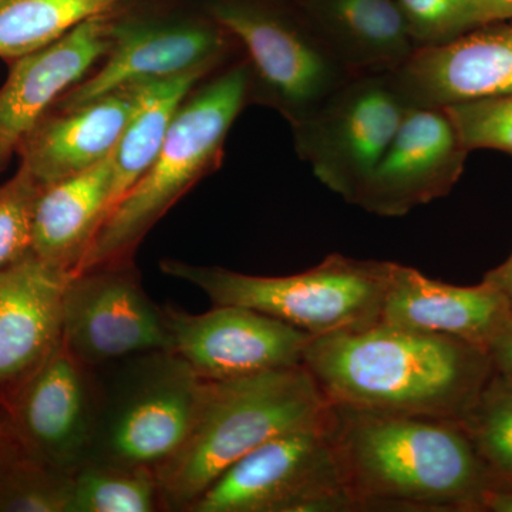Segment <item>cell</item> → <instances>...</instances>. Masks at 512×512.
<instances>
[{
    "instance_id": "cell-1",
    "label": "cell",
    "mask_w": 512,
    "mask_h": 512,
    "mask_svg": "<svg viewBox=\"0 0 512 512\" xmlns=\"http://www.w3.org/2000/svg\"><path fill=\"white\" fill-rule=\"evenodd\" d=\"M325 430L356 511L480 512L495 484L457 420L332 403Z\"/></svg>"
},
{
    "instance_id": "cell-2",
    "label": "cell",
    "mask_w": 512,
    "mask_h": 512,
    "mask_svg": "<svg viewBox=\"0 0 512 512\" xmlns=\"http://www.w3.org/2000/svg\"><path fill=\"white\" fill-rule=\"evenodd\" d=\"M303 366L330 403L457 421L493 375L477 346L382 320L313 338Z\"/></svg>"
},
{
    "instance_id": "cell-3",
    "label": "cell",
    "mask_w": 512,
    "mask_h": 512,
    "mask_svg": "<svg viewBox=\"0 0 512 512\" xmlns=\"http://www.w3.org/2000/svg\"><path fill=\"white\" fill-rule=\"evenodd\" d=\"M332 403L305 366L207 382L194 426L154 470L163 511L187 512L218 477L266 441L325 429Z\"/></svg>"
},
{
    "instance_id": "cell-4",
    "label": "cell",
    "mask_w": 512,
    "mask_h": 512,
    "mask_svg": "<svg viewBox=\"0 0 512 512\" xmlns=\"http://www.w3.org/2000/svg\"><path fill=\"white\" fill-rule=\"evenodd\" d=\"M248 101L245 62L188 96L156 160L110 212L76 272L131 262L138 244L175 202L217 170L229 130Z\"/></svg>"
},
{
    "instance_id": "cell-5",
    "label": "cell",
    "mask_w": 512,
    "mask_h": 512,
    "mask_svg": "<svg viewBox=\"0 0 512 512\" xmlns=\"http://www.w3.org/2000/svg\"><path fill=\"white\" fill-rule=\"evenodd\" d=\"M394 262L332 254L301 274L258 276L163 259L161 271L197 286L214 305H238L305 330L313 338L382 320Z\"/></svg>"
},
{
    "instance_id": "cell-6",
    "label": "cell",
    "mask_w": 512,
    "mask_h": 512,
    "mask_svg": "<svg viewBox=\"0 0 512 512\" xmlns=\"http://www.w3.org/2000/svg\"><path fill=\"white\" fill-rule=\"evenodd\" d=\"M94 373L97 417L87 463L156 470L180 450L205 390L183 357L154 350Z\"/></svg>"
},
{
    "instance_id": "cell-7",
    "label": "cell",
    "mask_w": 512,
    "mask_h": 512,
    "mask_svg": "<svg viewBox=\"0 0 512 512\" xmlns=\"http://www.w3.org/2000/svg\"><path fill=\"white\" fill-rule=\"evenodd\" d=\"M211 18L247 55L249 100L293 124L305 120L352 79L306 18L251 2L220 0Z\"/></svg>"
},
{
    "instance_id": "cell-8",
    "label": "cell",
    "mask_w": 512,
    "mask_h": 512,
    "mask_svg": "<svg viewBox=\"0 0 512 512\" xmlns=\"http://www.w3.org/2000/svg\"><path fill=\"white\" fill-rule=\"evenodd\" d=\"M325 429L266 441L228 467L187 512L356 511Z\"/></svg>"
},
{
    "instance_id": "cell-9",
    "label": "cell",
    "mask_w": 512,
    "mask_h": 512,
    "mask_svg": "<svg viewBox=\"0 0 512 512\" xmlns=\"http://www.w3.org/2000/svg\"><path fill=\"white\" fill-rule=\"evenodd\" d=\"M409 109L392 73L352 77L293 124L296 153L320 183L353 205Z\"/></svg>"
},
{
    "instance_id": "cell-10",
    "label": "cell",
    "mask_w": 512,
    "mask_h": 512,
    "mask_svg": "<svg viewBox=\"0 0 512 512\" xmlns=\"http://www.w3.org/2000/svg\"><path fill=\"white\" fill-rule=\"evenodd\" d=\"M60 336L67 350L92 369L124 357L171 349L164 308L144 291L133 262L70 275Z\"/></svg>"
},
{
    "instance_id": "cell-11",
    "label": "cell",
    "mask_w": 512,
    "mask_h": 512,
    "mask_svg": "<svg viewBox=\"0 0 512 512\" xmlns=\"http://www.w3.org/2000/svg\"><path fill=\"white\" fill-rule=\"evenodd\" d=\"M26 456L73 474L89 460L96 427L97 380L64 346L52 352L2 404Z\"/></svg>"
},
{
    "instance_id": "cell-12",
    "label": "cell",
    "mask_w": 512,
    "mask_h": 512,
    "mask_svg": "<svg viewBox=\"0 0 512 512\" xmlns=\"http://www.w3.org/2000/svg\"><path fill=\"white\" fill-rule=\"evenodd\" d=\"M164 313L171 350L207 382L301 366L313 339L305 330L245 306L215 305L197 315L167 305Z\"/></svg>"
},
{
    "instance_id": "cell-13",
    "label": "cell",
    "mask_w": 512,
    "mask_h": 512,
    "mask_svg": "<svg viewBox=\"0 0 512 512\" xmlns=\"http://www.w3.org/2000/svg\"><path fill=\"white\" fill-rule=\"evenodd\" d=\"M468 154L443 107H410L353 205L403 217L450 194Z\"/></svg>"
},
{
    "instance_id": "cell-14",
    "label": "cell",
    "mask_w": 512,
    "mask_h": 512,
    "mask_svg": "<svg viewBox=\"0 0 512 512\" xmlns=\"http://www.w3.org/2000/svg\"><path fill=\"white\" fill-rule=\"evenodd\" d=\"M232 37L212 20L175 23H114L109 52L99 69L72 87L52 110L89 103L120 87L212 69L224 60Z\"/></svg>"
},
{
    "instance_id": "cell-15",
    "label": "cell",
    "mask_w": 512,
    "mask_h": 512,
    "mask_svg": "<svg viewBox=\"0 0 512 512\" xmlns=\"http://www.w3.org/2000/svg\"><path fill=\"white\" fill-rule=\"evenodd\" d=\"M111 25L109 16L87 20L52 45L13 60L0 87V171L56 101L106 56Z\"/></svg>"
},
{
    "instance_id": "cell-16",
    "label": "cell",
    "mask_w": 512,
    "mask_h": 512,
    "mask_svg": "<svg viewBox=\"0 0 512 512\" xmlns=\"http://www.w3.org/2000/svg\"><path fill=\"white\" fill-rule=\"evenodd\" d=\"M410 107H447L512 90V19L420 47L392 72Z\"/></svg>"
},
{
    "instance_id": "cell-17",
    "label": "cell",
    "mask_w": 512,
    "mask_h": 512,
    "mask_svg": "<svg viewBox=\"0 0 512 512\" xmlns=\"http://www.w3.org/2000/svg\"><path fill=\"white\" fill-rule=\"evenodd\" d=\"M70 275L33 252L0 272V410L59 342Z\"/></svg>"
},
{
    "instance_id": "cell-18",
    "label": "cell",
    "mask_w": 512,
    "mask_h": 512,
    "mask_svg": "<svg viewBox=\"0 0 512 512\" xmlns=\"http://www.w3.org/2000/svg\"><path fill=\"white\" fill-rule=\"evenodd\" d=\"M382 322L453 336L488 353L512 325V312L488 282L451 285L412 266L394 264Z\"/></svg>"
},
{
    "instance_id": "cell-19",
    "label": "cell",
    "mask_w": 512,
    "mask_h": 512,
    "mask_svg": "<svg viewBox=\"0 0 512 512\" xmlns=\"http://www.w3.org/2000/svg\"><path fill=\"white\" fill-rule=\"evenodd\" d=\"M140 84H127L73 109L50 111L19 147V168L46 187L101 163L119 144Z\"/></svg>"
},
{
    "instance_id": "cell-20",
    "label": "cell",
    "mask_w": 512,
    "mask_h": 512,
    "mask_svg": "<svg viewBox=\"0 0 512 512\" xmlns=\"http://www.w3.org/2000/svg\"><path fill=\"white\" fill-rule=\"evenodd\" d=\"M299 6L353 77L392 73L417 50L394 0H299Z\"/></svg>"
},
{
    "instance_id": "cell-21",
    "label": "cell",
    "mask_w": 512,
    "mask_h": 512,
    "mask_svg": "<svg viewBox=\"0 0 512 512\" xmlns=\"http://www.w3.org/2000/svg\"><path fill=\"white\" fill-rule=\"evenodd\" d=\"M113 154L83 173L40 188L33 214L32 252L76 272L110 210Z\"/></svg>"
},
{
    "instance_id": "cell-22",
    "label": "cell",
    "mask_w": 512,
    "mask_h": 512,
    "mask_svg": "<svg viewBox=\"0 0 512 512\" xmlns=\"http://www.w3.org/2000/svg\"><path fill=\"white\" fill-rule=\"evenodd\" d=\"M207 73L195 70L141 82L136 107L113 151L109 215L154 163L178 110Z\"/></svg>"
},
{
    "instance_id": "cell-23",
    "label": "cell",
    "mask_w": 512,
    "mask_h": 512,
    "mask_svg": "<svg viewBox=\"0 0 512 512\" xmlns=\"http://www.w3.org/2000/svg\"><path fill=\"white\" fill-rule=\"evenodd\" d=\"M126 0H0V57L15 60L62 39Z\"/></svg>"
},
{
    "instance_id": "cell-24",
    "label": "cell",
    "mask_w": 512,
    "mask_h": 512,
    "mask_svg": "<svg viewBox=\"0 0 512 512\" xmlns=\"http://www.w3.org/2000/svg\"><path fill=\"white\" fill-rule=\"evenodd\" d=\"M163 511L151 468L86 463L73 474L69 512Z\"/></svg>"
},
{
    "instance_id": "cell-25",
    "label": "cell",
    "mask_w": 512,
    "mask_h": 512,
    "mask_svg": "<svg viewBox=\"0 0 512 512\" xmlns=\"http://www.w3.org/2000/svg\"><path fill=\"white\" fill-rule=\"evenodd\" d=\"M458 423L495 484H512V382L493 372Z\"/></svg>"
},
{
    "instance_id": "cell-26",
    "label": "cell",
    "mask_w": 512,
    "mask_h": 512,
    "mask_svg": "<svg viewBox=\"0 0 512 512\" xmlns=\"http://www.w3.org/2000/svg\"><path fill=\"white\" fill-rule=\"evenodd\" d=\"M73 476L28 456L0 480V512H69Z\"/></svg>"
},
{
    "instance_id": "cell-27",
    "label": "cell",
    "mask_w": 512,
    "mask_h": 512,
    "mask_svg": "<svg viewBox=\"0 0 512 512\" xmlns=\"http://www.w3.org/2000/svg\"><path fill=\"white\" fill-rule=\"evenodd\" d=\"M443 109L470 153L497 150L512 157V90Z\"/></svg>"
},
{
    "instance_id": "cell-28",
    "label": "cell",
    "mask_w": 512,
    "mask_h": 512,
    "mask_svg": "<svg viewBox=\"0 0 512 512\" xmlns=\"http://www.w3.org/2000/svg\"><path fill=\"white\" fill-rule=\"evenodd\" d=\"M417 49L444 45L481 26L473 0H394Z\"/></svg>"
},
{
    "instance_id": "cell-29",
    "label": "cell",
    "mask_w": 512,
    "mask_h": 512,
    "mask_svg": "<svg viewBox=\"0 0 512 512\" xmlns=\"http://www.w3.org/2000/svg\"><path fill=\"white\" fill-rule=\"evenodd\" d=\"M40 188L22 168L0 185V272L32 254L33 214Z\"/></svg>"
},
{
    "instance_id": "cell-30",
    "label": "cell",
    "mask_w": 512,
    "mask_h": 512,
    "mask_svg": "<svg viewBox=\"0 0 512 512\" xmlns=\"http://www.w3.org/2000/svg\"><path fill=\"white\" fill-rule=\"evenodd\" d=\"M23 457H26L25 451L10 429L5 413L0 410V480Z\"/></svg>"
},
{
    "instance_id": "cell-31",
    "label": "cell",
    "mask_w": 512,
    "mask_h": 512,
    "mask_svg": "<svg viewBox=\"0 0 512 512\" xmlns=\"http://www.w3.org/2000/svg\"><path fill=\"white\" fill-rule=\"evenodd\" d=\"M488 356L495 375L512 382V325L495 340L494 345L488 350Z\"/></svg>"
},
{
    "instance_id": "cell-32",
    "label": "cell",
    "mask_w": 512,
    "mask_h": 512,
    "mask_svg": "<svg viewBox=\"0 0 512 512\" xmlns=\"http://www.w3.org/2000/svg\"><path fill=\"white\" fill-rule=\"evenodd\" d=\"M480 512H512V484H494L485 491Z\"/></svg>"
},
{
    "instance_id": "cell-33",
    "label": "cell",
    "mask_w": 512,
    "mask_h": 512,
    "mask_svg": "<svg viewBox=\"0 0 512 512\" xmlns=\"http://www.w3.org/2000/svg\"><path fill=\"white\" fill-rule=\"evenodd\" d=\"M481 25L512 19V0H473Z\"/></svg>"
},
{
    "instance_id": "cell-34",
    "label": "cell",
    "mask_w": 512,
    "mask_h": 512,
    "mask_svg": "<svg viewBox=\"0 0 512 512\" xmlns=\"http://www.w3.org/2000/svg\"><path fill=\"white\" fill-rule=\"evenodd\" d=\"M483 281L501 292L512 312V252L507 261L485 274Z\"/></svg>"
}]
</instances>
